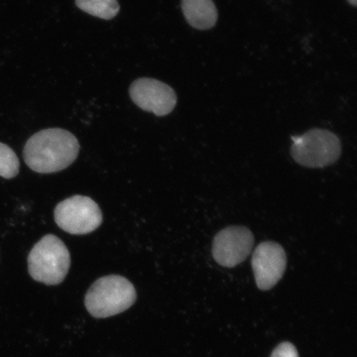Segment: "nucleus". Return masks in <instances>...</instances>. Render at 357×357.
<instances>
[{"instance_id": "nucleus-12", "label": "nucleus", "mask_w": 357, "mask_h": 357, "mask_svg": "<svg viewBox=\"0 0 357 357\" xmlns=\"http://www.w3.org/2000/svg\"><path fill=\"white\" fill-rule=\"evenodd\" d=\"M271 357H298V354L292 343L282 342L275 348Z\"/></svg>"}, {"instance_id": "nucleus-1", "label": "nucleus", "mask_w": 357, "mask_h": 357, "mask_svg": "<svg viewBox=\"0 0 357 357\" xmlns=\"http://www.w3.org/2000/svg\"><path fill=\"white\" fill-rule=\"evenodd\" d=\"M79 153L77 138L61 128L35 133L24 146V162L33 172L51 174L70 166Z\"/></svg>"}, {"instance_id": "nucleus-3", "label": "nucleus", "mask_w": 357, "mask_h": 357, "mask_svg": "<svg viewBox=\"0 0 357 357\" xmlns=\"http://www.w3.org/2000/svg\"><path fill=\"white\" fill-rule=\"evenodd\" d=\"M29 271L32 278L47 285L60 284L70 266V255L66 245L56 236L48 234L30 252Z\"/></svg>"}, {"instance_id": "nucleus-13", "label": "nucleus", "mask_w": 357, "mask_h": 357, "mask_svg": "<svg viewBox=\"0 0 357 357\" xmlns=\"http://www.w3.org/2000/svg\"><path fill=\"white\" fill-rule=\"evenodd\" d=\"M348 2H349L351 6H356L357 0H347Z\"/></svg>"}, {"instance_id": "nucleus-11", "label": "nucleus", "mask_w": 357, "mask_h": 357, "mask_svg": "<svg viewBox=\"0 0 357 357\" xmlns=\"http://www.w3.org/2000/svg\"><path fill=\"white\" fill-rule=\"evenodd\" d=\"M20 172V160L15 151L0 142V176L4 178L15 177Z\"/></svg>"}, {"instance_id": "nucleus-2", "label": "nucleus", "mask_w": 357, "mask_h": 357, "mask_svg": "<svg viewBox=\"0 0 357 357\" xmlns=\"http://www.w3.org/2000/svg\"><path fill=\"white\" fill-rule=\"evenodd\" d=\"M137 300V292L128 279L117 275L104 276L89 289L84 305L89 314L97 319L121 314Z\"/></svg>"}, {"instance_id": "nucleus-10", "label": "nucleus", "mask_w": 357, "mask_h": 357, "mask_svg": "<svg viewBox=\"0 0 357 357\" xmlns=\"http://www.w3.org/2000/svg\"><path fill=\"white\" fill-rule=\"evenodd\" d=\"M75 4L89 15L106 20L114 19L120 10L118 0H75Z\"/></svg>"}, {"instance_id": "nucleus-6", "label": "nucleus", "mask_w": 357, "mask_h": 357, "mask_svg": "<svg viewBox=\"0 0 357 357\" xmlns=\"http://www.w3.org/2000/svg\"><path fill=\"white\" fill-rule=\"evenodd\" d=\"M254 242V236L248 227H227L214 236L212 248L213 259L223 267H235L251 254Z\"/></svg>"}, {"instance_id": "nucleus-5", "label": "nucleus", "mask_w": 357, "mask_h": 357, "mask_svg": "<svg viewBox=\"0 0 357 357\" xmlns=\"http://www.w3.org/2000/svg\"><path fill=\"white\" fill-rule=\"evenodd\" d=\"M54 218L62 230L74 235L91 234L102 222L99 205L82 195H75L61 201L55 208Z\"/></svg>"}, {"instance_id": "nucleus-4", "label": "nucleus", "mask_w": 357, "mask_h": 357, "mask_svg": "<svg viewBox=\"0 0 357 357\" xmlns=\"http://www.w3.org/2000/svg\"><path fill=\"white\" fill-rule=\"evenodd\" d=\"M291 155L301 166L324 168L337 162L342 153L340 139L325 129L314 128L292 137Z\"/></svg>"}, {"instance_id": "nucleus-9", "label": "nucleus", "mask_w": 357, "mask_h": 357, "mask_svg": "<svg viewBox=\"0 0 357 357\" xmlns=\"http://www.w3.org/2000/svg\"><path fill=\"white\" fill-rule=\"evenodd\" d=\"M183 13L188 24L199 30H208L216 24L218 11L213 0H182Z\"/></svg>"}, {"instance_id": "nucleus-8", "label": "nucleus", "mask_w": 357, "mask_h": 357, "mask_svg": "<svg viewBox=\"0 0 357 357\" xmlns=\"http://www.w3.org/2000/svg\"><path fill=\"white\" fill-rule=\"evenodd\" d=\"M287 253L278 243L263 242L257 245L252 259L257 287L269 290L283 278L287 269Z\"/></svg>"}, {"instance_id": "nucleus-7", "label": "nucleus", "mask_w": 357, "mask_h": 357, "mask_svg": "<svg viewBox=\"0 0 357 357\" xmlns=\"http://www.w3.org/2000/svg\"><path fill=\"white\" fill-rule=\"evenodd\" d=\"M129 93L134 104L159 117L172 113L177 102L174 89L155 79H136L129 89Z\"/></svg>"}]
</instances>
